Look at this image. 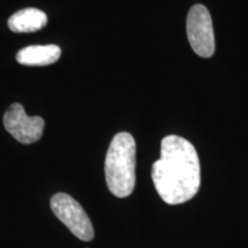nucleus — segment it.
I'll return each instance as SVG.
<instances>
[{
	"instance_id": "2",
	"label": "nucleus",
	"mask_w": 248,
	"mask_h": 248,
	"mask_svg": "<svg viewBox=\"0 0 248 248\" xmlns=\"http://www.w3.org/2000/svg\"><path fill=\"white\" fill-rule=\"evenodd\" d=\"M108 190L117 198H126L136 185V141L129 132H120L111 139L105 160Z\"/></svg>"
},
{
	"instance_id": "1",
	"label": "nucleus",
	"mask_w": 248,
	"mask_h": 248,
	"mask_svg": "<svg viewBox=\"0 0 248 248\" xmlns=\"http://www.w3.org/2000/svg\"><path fill=\"white\" fill-rule=\"evenodd\" d=\"M155 190L164 202L181 204L195 197L200 188L201 171L197 150L179 136L161 141V156L152 167Z\"/></svg>"
},
{
	"instance_id": "4",
	"label": "nucleus",
	"mask_w": 248,
	"mask_h": 248,
	"mask_svg": "<svg viewBox=\"0 0 248 248\" xmlns=\"http://www.w3.org/2000/svg\"><path fill=\"white\" fill-rule=\"evenodd\" d=\"M186 32L191 47L201 58L213 57L215 52V36L213 21L206 6H192L186 18Z\"/></svg>"
},
{
	"instance_id": "5",
	"label": "nucleus",
	"mask_w": 248,
	"mask_h": 248,
	"mask_svg": "<svg viewBox=\"0 0 248 248\" xmlns=\"http://www.w3.org/2000/svg\"><path fill=\"white\" fill-rule=\"evenodd\" d=\"M5 129L12 137L24 145L33 144L42 138L45 121L40 116H29L21 104H12L4 115Z\"/></svg>"
},
{
	"instance_id": "7",
	"label": "nucleus",
	"mask_w": 248,
	"mask_h": 248,
	"mask_svg": "<svg viewBox=\"0 0 248 248\" xmlns=\"http://www.w3.org/2000/svg\"><path fill=\"white\" fill-rule=\"evenodd\" d=\"M47 23V15L37 8H24L8 18V28L16 33L36 32Z\"/></svg>"
},
{
	"instance_id": "3",
	"label": "nucleus",
	"mask_w": 248,
	"mask_h": 248,
	"mask_svg": "<svg viewBox=\"0 0 248 248\" xmlns=\"http://www.w3.org/2000/svg\"><path fill=\"white\" fill-rule=\"evenodd\" d=\"M54 215L69 229L71 233L83 241H91L94 230L91 219L79 202L66 193H57L51 199Z\"/></svg>"
},
{
	"instance_id": "6",
	"label": "nucleus",
	"mask_w": 248,
	"mask_h": 248,
	"mask_svg": "<svg viewBox=\"0 0 248 248\" xmlns=\"http://www.w3.org/2000/svg\"><path fill=\"white\" fill-rule=\"evenodd\" d=\"M61 57V48L58 45H32L17 52L16 61L23 66H48Z\"/></svg>"
}]
</instances>
